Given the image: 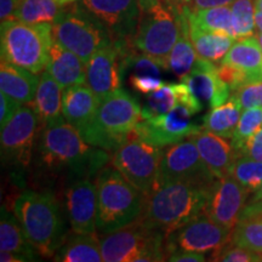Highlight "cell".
<instances>
[{
	"label": "cell",
	"mask_w": 262,
	"mask_h": 262,
	"mask_svg": "<svg viewBox=\"0 0 262 262\" xmlns=\"http://www.w3.org/2000/svg\"><path fill=\"white\" fill-rule=\"evenodd\" d=\"M35 152L42 168L52 171L67 170L84 179L100 171L110 159L106 149L90 145L63 117L41 125Z\"/></svg>",
	"instance_id": "6da1fadb"
},
{
	"label": "cell",
	"mask_w": 262,
	"mask_h": 262,
	"mask_svg": "<svg viewBox=\"0 0 262 262\" xmlns=\"http://www.w3.org/2000/svg\"><path fill=\"white\" fill-rule=\"evenodd\" d=\"M210 186L193 181L164 183L146 201L141 219L166 237L202 214Z\"/></svg>",
	"instance_id": "7a4b0ae2"
},
{
	"label": "cell",
	"mask_w": 262,
	"mask_h": 262,
	"mask_svg": "<svg viewBox=\"0 0 262 262\" xmlns=\"http://www.w3.org/2000/svg\"><path fill=\"white\" fill-rule=\"evenodd\" d=\"M14 214L28 242L41 256L54 257L64 242L60 205L49 192L27 189L14 203Z\"/></svg>",
	"instance_id": "3957f363"
},
{
	"label": "cell",
	"mask_w": 262,
	"mask_h": 262,
	"mask_svg": "<svg viewBox=\"0 0 262 262\" xmlns=\"http://www.w3.org/2000/svg\"><path fill=\"white\" fill-rule=\"evenodd\" d=\"M95 183L97 188L96 226L101 233H111L141 217L146 198L114 166L101 169Z\"/></svg>",
	"instance_id": "277c9868"
},
{
	"label": "cell",
	"mask_w": 262,
	"mask_h": 262,
	"mask_svg": "<svg viewBox=\"0 0 262 262\" xmlns=\"http://www.w3.org/2000/svg\"><path fill=\"white\" fill-rule=\"evenodd\" d=\"M142 106L124 89L101 101L94 120L80 134L90 145L113 150L129 140L142 120Z\"/></svg>",
	"instance_id": "5b68a950"
},
{
	"label": "cell",
	"mask_w": 262,
	"mask_h": 262,
	"mask_svg": "<svg viewBox=\"0 0 262 262\" xmlns=\"http://www.w3.org/2000/svg\"><path fill=\"white\" fill-rule=\"evenodd\" d=\"M139 4L134 48L168 66L170 52L181 34L182 8L164 0H139Z\"/></svg>",
	"instance_id": "8992f818"
},
{
	"label": "cell",
	"mask_w": 262,
	"mask_h": 262,
	"mask_svg": "<svg viewBox=\"0 0 262 262\" xmlns=\"http://www.w3.org/2000/svg\"><path fill=\"white\" fill-rule=\"evenodd\" d=\"M52 41V24L31 25L16 18L2 22V61L35 74L47 70Z\"/></svg>",
	"instance_id": "52a82bcc"
},
{
	"label": "cell",
	"mask_w": 262,
	"mask_h": 262,
	"mask_svg": "<svg viewBox=\"0 0 262 262\" xmlns=\"http://www.w3.org/2000/svg\"><path fill=\"white\" fill-rule=\"evenodd\" d=\"M101 253L104 262L166 261L165 235L147 226L142 219L103 235Z\"/></svg>",
	"instance_id": "ba28073f"
},
{
	"label": "cell",
	"mask_w": 262,
	"mask_h": 262,
	"mask_svg": "<svg viewBox=\"0 0 262 262\" xmlns=\"http://www.w3.org/2000/svg\"><path fill=\"white\" fill-rule=\"evenodd\" d=\"M163 153L160 147L131 136L116 149L112 164L147 201L158 188Z\"/></svg>",
	"instance_id": "9c48e42d"
},
{
	"label": "cell",
	"mask_w": 262,
	"mask_h": 262,
	"mask_svg": "<svg viewBox=\"0 0 262 262\" xmlns=\"http://www.w3.org/2000/svg\"><path fill=\"white\" fill-rule=\"evenodd\" d=\"M85 9L77 6L74 10H63L52 24V37L62 47L78 55L88 63L93 55L112 41L107 29L98 19Z\"/></svg>",
	"instance_id": "30bf717a"
},
{
	"label": "cell",
	"mask_w": 262,
	"mask_h": 262,
	"mask_svg": "<svg viewBox=\"0 0 262 262\" xmlns=\"http://www.w3.org/2000/svg\"><path fill=\"white\" fill-rule=\"evenodd\" d=\"M37 113L29 104H22L14 117L2 126V160L10 166L26 168L33 158L38 125Z\"/></svg>",
	"instance_id": "8fae6325"
},
{
	"label": "cell",
	"mask_w": 262,
	"mask_h": 262,
	"mask_svg": "<svg viewBox=\"0 0 262 262\" xmlns=\"http://www.w3.org/2000/svg\"><path fill=\"white\" fill-rule=\"evenodd\" d=\"M215 179L210 169L202 159L192 136L164 150L158 188L164 183L171 181H193L211 185Z\"/></svg>",
	"instance_id": "7c38bea8"
},
{
	"label": "cell",
	"mask_w": 262,
	"mask_h": 262,
	"mask_svg": "<svg viewBox=\"0 0 262 262\" xmlns=\"http://www.w3.org/2000/svg\"><path fill=\"white\" fill-rule=\"evenodd\" d=\"M232 231L212 220L204 212L195 216L165 237L166 256L176 250L214 251L231 241Z\"/></svg>",
	"instance_id": "4fadbf2b"
},
{
	"label": "cell",
	"mask_w": 262,
	"mask_h": 262,
	"mask_svg": "<svg viewBox=\"0 0 262 262\" xmlns=\"http://www.w3.org/2000/svg\"><path fill=\"white\" fill-rule=\"evenodd\" d=\"M202 129L203 126L191 122V116L187 111L179 106L166 114L142 119L131 136L163 148L188 139Z\"/></svg>",
	"instance_id": "5bb4252c"
},
{
	"label": "cell",
	"mask_w": 262,
	"mask_h": 262,
	"mask_svg": "<svg viewBox=\"0 0 262 262\" xmlns=\"http://www.w3.org/2000/svg\"><path fill=\"white\" fill-rule=\"evenodd\" d=\"M81 5L103 25L112 41L133 42L140 17L139 0H81Z\"/></svg>",
	"instance_id": "9a60e30c"
},
{
	"label": "cell",
	"mask_w": 262,
	"mask_h": 262,
	"mask_svg": "<svg viewBox=\"0 0 262 262\" xmlns=\"http://www.w3.org/2000/svg\"><path fill=\"white\" fill-rule=\"evenodd\" d=\"M124 42L111 41L95 52L86 63L85 84L97 95L101 101L120 89L123 57L125 54Z\"/></svg>",
	"instance_id": "2e32d148"
},
{
	"label": "cell",
	"mask_w": 262,
	"mask_h": 262,
	"mask_svg": "<svg viewBox=\"0 0 262 262\" xmlns=\"http://www.w3.org/2000/svg\"><path fill=\"white\" fill-rule=\"evenodd\" d=\"M249 192L231 175L215 179L203 212L224 227L233 231L243 211Z\"/></svg>",
	"instance_id": "e0dca14e"
},
{
	"label": "cell",
	"mask_w": 262,
	"mask_h": 262,
	"mask_svg": "<svg viewBox=\"0 0 262 262\" xmlns=\"http://www.w3.org/2000/svg\"><path fill=\"white\" fill-rule=\"evenodd\" d=\"M67 211L71 227L74 233H96L97 219V188L96 183L89 179L75 181L68 188Z\"/></svg>",
	"instance_id": "ac0fdd59"
},
{
	"label": "cell",
	"mask_w": 262,
	"mask_h": 262,
	"mask_svg": "<svg viewBox=\"0 0 262 262\" xmlns=\"http://www.w3.org/2000/svg\"><path fill=\"white\" fill-rule=\"evenodd\" d=\"M181 81L188 85L202 103L209 104L211 108L220 106L231 98V88L220 78L217 67L202 57L196 60L194 67Z\"/></svg>",
	"instance_id": "d6986e66"
},
{
	"label": "cell",
	"mask_w": 262,
	"mask_h": 262,
	"mask_svg": "<svg viewBox=\"0 0 262 262\" xmlns=\"http://www.w3.org/2000/svg\"><path fill=\"white\" fill-rule=\"evenodd\" d=\"M192 139L198 147L202 159L216 179L231 175L232 166L238 157L232 143H228L226 137L202 129Z\"/></svg>",
	"instance_id": "ffe728a7"
},
{
	"label": "cell",
	"mask_w": 262,
	"mask_h": 262,
	"mask_svg": "<svg viewBox=\"0 0 262 262\" xmlns=\"http://www.w3.org/2000/svg\"><path fill=\"white\" fill-rule=\"evenodd\" d=\"M101 100L86 84L66 88L62 98V116L68 123L83 131L93 122Z\"/></svg>",
	"instance_id": "44dd1931"
},
{
	"label": "cell",
	"mask_w": 262,
	"mask_h": 262,
	"mask_svg": "<svg viewBox=\"0 0 262 262\" xmlns=\"http://www.w3.org/2000/svg\"><path fill=\"white\" fill-rule=\"evenodd\" d=\"M47 72L63 89L86 81V62L55 40L50 48Z\"/></svg>",
	"instance_id": "7402d4cb"
},
{
	"label": "cell",
	"mask_w": 262,
	"mask_h": 262,
	"mask_svg": "<svg viewBox=\"0 0 262 262\" xmlns=\"http://www.w3.org/2000/svg\"><path fill=\"white\" fill-rule=\"evenodd\" d=\"M221 63L237 67L249 83L262 81V48L256 37L235 39Z\"/></svg>",
	"instance_id": "603a6c76"
},
{
	"label": "cell",
	"mask_w": 262,
	"mask_h": 262,
	"mask_svg": "<svg viewBox=\"0 0 262 262\" xmlns=\"http://www.w3.org/2000/svg\"><path fill=\"white\" fill-rule=\"evenodd\" d=\"M231 242L261 256L262 261V201L249 202L232 231Z\"/></svg>",
	"instance_id": "cb8c5ba5"
},
{
	"label": "cell",
	"mask_w": 262,
	"mask_h": 262,
	"mask_svg": "<svg viewBox=\"0 0 262 262\" xmlns=\"http://www.w3.org/2000/svg\"><path fill=\"white\" fill-rule=\"evenodd\" d=\"M39 78L33 72L2 61L0 89L21 104H31L35 97Z\"/></svg>",
	"instance_id": "d4e9b609"
},
{
	"label": "cell",
	"mask_w": 262,
	"mask_h": 262,
	"mask_svg": "<svg viewBox=\"0 0 262 262\" xmlns=\"http://www.w3.org/2000/svg\"><path fill=\"white\" fill-rule=\"evenodd\" d=\"M63 88L48 72L39 77V84L35 97L29 104L37 113L40 125L62 118V98Z\"/></svg>",
	"instance_id": "484cf974"
},
{
	"label": "cell",
	"mask_w": 262,
	"mask_h": 262,
	"mask_svg": "<svg viewBox=\"0 0 262 262\" xmlns=\"http://www.w3.org/2000/svg\"><path fill=\"white\" fill-rule=\"evenodd\" d=\"M0 250L17 254L26 261L38 260V250L26 238L16 215L10 214L5 208L2 209L0 220Z\"/></svg>",
	"instance_id": "4316f807"
},
{
	"label": "cell",
	"mask_w": 262,
	"mask_h": 262,
	"mask_svg": "<svg viewBox=\"0 0 262 262\" xmlns=\"http://www.w3.org/2000/svg\"><path fill=\"white\" fill-rule=\"evenodd\" d=\"M58 262H101L103 261L101 253V241L96 233L79 234L74 233L66 239L61 248L54 256Z\"/></svg>",
	"instance_id": "83f0119b"
},
{
	"label": "cell",
	"mask_w": 262,
	"mask_h": 262,
	"mask_svg": "<svg viewBox=\"0 0 262 262\" xmlns=\"http://www.w3.org/2000/svg\"><path fill=\"white\" fill-rule=\"evenodd\" d=\"M187 8H191V6H183L182 8L181 34H180L178 41L173 45L168 57V70L180 78V80L192 71L196 60L199 58L192 42L191 34H189Z\"/></svg>",
	"instance_id": "f1b7e54d"
},
{
	"label": "cell",
	"mask_w": 262,
	"mask_h": 262,
	"mask_svg": "<svg viewBox=\"0 0 262 262\" xmlns=\"http://www.w3.org/2000/svg\"><path fill=\"white\" fill-rule=\"evenodd\" d=\"M189 34L198 56L212 63L224 60L235 41V38L226 33L203 31L192 25H189Z\"/></svg>",
	"instance_id": "f546056e"
},
{
	"label": "cell",
	"mask_w": 262,
	"mask_h": 262,
	"mask_svg": "<svg viewBox=\"0 0 262 262\" xmlns=\"http://www.w3.org/2000/svg\"><path fill=\"white\" fill-rule=\"evenodd\" d=\"M242 110L243 108L237 98L231 96L225 103L211 108L210 112L203 118V129L226 137V139H232L241 119Z\"/></svg>",
	"instance_id": "4dcf8cb0"
},
{
	"label": "cell",
	"mask_w": 262,
	"mask_h": 262,
	"mask_svg": "<svg viewBox=\"0 0 262 262\" xmlns=\"http://www.w3.org/2000/svg\"><path fill=\"white\" fill-rule=\"evenodd\" d=\"M187 17L189 25L195 26L203 31L226 33L235 38L231 5L214 6V8L201 10L187 8Z\"/></svg>",
	"instance_id": "1f68e13d"
},
{
	"label": "cell",
	"mask_w": 262,
	"mask_h": 262,
	"mask_svg": "<svg viewBox=\"0 0 262 262\" xmlns=\"http://www.w3.org/2000/svg\"><path fill=\"white\" fill-rule=\"evenodd\" d=\"M63 10L57 0H19L14 18L31 25L54 24Z\"/></svg>",
	"instance_id": "d6a6232c"
},
{
	"label": "cell",
	"mask_w": 262,
	"mask_h": 262,
	"mask_svg": "<svg viewBox=\"0 0 262 262\" xmlns=\"http://www.w3.org/2000/svg\"><path fill=\"white\" fill-rule=\"evenodd\" d=\"M182 83L164 84L160 89L147 95L142 106V118H152L169 113L181 104Z\"/></svg>",
	"instance_id": "836d02e7"
},
{
	"label": "cell",
	"mask_w": 262,
	"mask_h": 262,
	"mask_svg": "<svg viewBox=\"0 0 262 262\" xmlns=\"http://www.w3.org/2000/svg\"><path fill=\"white\" fill-rule=\"evenodd\" d=\"M231 176L249 193H255L262 185V162L250 157H238L232 166Z\"/></svg>",
	"instance_id": "e575fe53"
},
{
	"label": "cell",
	"mask_w": 262,
	"mask_h": 262,
	"mask_svg": "<svg viewBox=\"0 0 262 262\" xmlns=\"http://www.w3.org/2000/svg\"><path fill=\"white\" fill-rule=\"evenodd\" d=\"M260 129H262V107L244 110L232 136V146L237 153V157L249 137L253 136Z\"/></svg>",
	"instance_id": "d590c367"
},
{
	"label": "cell",
	"mask_w": 262,
	"mask_h": 262,
	"mask_svg": "<svg viewBox=\"0 0 262 262\" xmlns=\"http://www.w3.org/2000/svg\"><path fill=\"white\" fill-rule=\"evenodd\" d=\"M235 39L250 37L255 27V0H234L231 4Z\"/></svg>",
	"instance_id": "8d00e7d4"
},
{
	"label": "cell",
	"mask_w": 262,
	"mask_h": 262,
	"mask_svg": "<svg viewBox=\"0 0 262 262\" xmlns=\"http://www.w3.org/2000/svg\"><path fill=\"white\" fill-rule=\"evenodd\" d=\"M210 261H225V262H257L261 261V256L248 249L238 247L231 241L221 248L212 251Z\"/></svg>",
	"instance_id": "74e56055"
},
{
	"label": "cell",
	"mask_w": 262,
	"mask_h": 262,
	"mask_svg": "<svg viewBox=\"0 0 262 262\" xmlns=\"http://www.w3.org/2000/svg\"><path fill=\"white\" fill-rule=\"evenodd\" d=\"M232 96L237 98L243 110L262 107V81L242 85L233 91Z\"/></svg>",
	"instance_id": "f35d334b"
},
{
	"label": "cell",
	"mask_w": 262,
	"mask_h": 262,
	"mask_svg": "<svg viewBox=\"0 0 262 262\" xmlns=\"http://www.w3.org/2000/svg\"><path fill=\"white\" fill-rule=\"evenodd\" d=\"M165 84L160 79L158 75L150 74H135L133 73L130 77V85L137 93L148 95L153 91H157Z\"/></svg>",
	"instance_id": "ab89813d"
},
{
	"label": "cell",
	"mask_w": 262,
	"mask_h": 262,
	"mask_svg": "<svg viewBox=\"0 0 262 262\" xmlns=\"http://www.w3.org/2000/svg\"><path fill=\"white\" fill-rule=\"evenodd\" d=\"M238 157H250V158L262 162V129L249 137L242 149L239 150Z\"/></svg>",
	"instance_id": "60d3db41"
},
{
	"label": "cell",
	"mask_w": 262,
	"mask_h": 262,
	"mask_svg": "<svg viewBox=\"0 0 262 262\" xmlns=\"http://www.w3.org/2000/svg\"><path fill=\"white\" fill-rule=\"evenodd\" d=\"M21 106V103L10 97L9 95L2 93L0 95V125H5Z\"/></svg>",
	"instance_id": "b9f144b4"
},
{
	"label": "cell",
	"mask_w": 262,
	"mask_h": 262,
	"mask_svg": "<svg viewBox=\"0 0 262 262\" xmlns=\"http://www.w3.org/2000/svg\"><path fill=\"white\" fill-rule=\"evenodd\" d=\"M171 262H204L206 261L205 253L187 250H176L168 256V260Z\"/></svg>",
	"instance_id": "7bdbcfd3"
},
{
	"label": "cell",
	"mask_w": 262,
	"mask_h": 262,
	"mask_svg": "<svg viewBox=\"0 0 262 262\" xmlns=\"http://www.w3.org/2000/svg\"><path fill=\"white\" fill-rule=\"evenodd\" d=\"M18 4L19 0H0V18H2V22L14 18Z\"/></svg>",
	"instance_id": "ee69618b"
},
{
	"label": "cell",
	"mask_w": 262,
	"mask_h": 262,
	"mask_svg": "<svg viewBox=\"0 0 262 262\" xmlns=\"http://www.w3.org/2000/svg\"><path fill=\"white\" fill-rule=\"evenodd\" d=\"M234 0H193V10L214 8V6L231 5Z\"/></svg>",
	"instance_id": "f6af8a7d"
},
{
	"label": "cell",
	"mask_w": 262,
	"mask_h": 262,
	"mask_svg": "<svg viewBox=\"0 0 262 262\" xmlns=\"http://www.w3.org/2000/svg\"><path fill=\"white\" fill-rule=\"evenodd\" d=\"M0 261L2 262H25L26 260L19 255L11 253V251L0 250Z\"/></svg>",
	"instance_id": "bcb514c9"
},
{
	"label": "cell",
	"mask_w": 262,
	"mask_h": 262,
	"mask_svg": "<svg viewBox=\"0 0 262 262\" xmlns=\"http://www.w3.org/2000/svg\"><path fill=\"white\" fill-rule=\"evenodd\" d=\"M170 3L171 5L178 6V8H183V6H191L193 5V0H165Z\"/></svg>",
	"instance_id": "7dc6e473"
},
{
	"label": "cell",
	"mask_w": 262,
	"mask_h": 262,
	"mask_svg": "<svg viewBox=\"0 0 262 262\" xmlns=\"http://www.w3.org/2000/svg\"><path fill=\"white\" fill-rule=\"evenodd\" d=\"M255 25L257 31L262 33V10H255Z\"/></svg>",
	"instance_id": "c3c4849f"
},
{
	"label": "cell",
	"mask_w": 262,
	"mask_h": 262,
	"mask_svg": "<svg viewBox=\"0 0 262 262\" xmlns=\"http://www.w3.org/2000/svg\"><path fill=\"white\" fill-rule=\"evenodd\" d=\"M258 201H262V185H261V187L254 193V195L251 196V199H250V202H258Z\"/></svg>",
	"instance_id": "681fc988"
},
{
	"label": "cell",
	"mask_w": 262,
	"mask_h": 262,
	"mask_svg": "<svg viewBox=\"0 0 262 262\" xmlns=\"http://www.w3.org/2000/svg\"><path fill=\"white\" fill-rule=\"evenodd\" d=\"M74 2H77V0H57L58 4L62 6H66V5L71 4V3H74Z\"/></svg>",
	"instance_id": "f907efd6"
},
{
	"label": "cell",
	"mask_w": 262,
	"mask_h": 262,
	"mask_svg": "<svg viewBox=\"0 0 262 262\" xmlns=\"http://www.w3.org/2000/svg\"><path fill=\"white\" fill-rule=\"evenodd\" d=\"M255 10H262V0H255Z\"/></svg>",
	"instance_id": "816d5d0a"
},
{
	"label": "cell",
	"mask_w": 262,
	"mask_h": 262,
	"mask_svg": "<svg viewBox=\"0 0 262 262\" xmlns=\"http://www.w3.org/2000/svg\"><path fill=\"white\" fill-rule=\"evenodd\" d=\"M257 39H258V41H260V44H261V48H262V33H261V32H258Z\"/></svg>",
	"instance_id": "f5cc1de1"
},
{
	"label": "cell",
	"mask_w": 262,
	"mask_h": 262,
	"mask_svg": "<svg viewBox=\"0 0 262 262\" xmlns=\"http://www.w3.org/2000/svg\"><path fill=\"white\" fill-rule=\"evenodd\" d=\"M164 2H165V0H164Z\"/></svg>",
	"instance_id": "db71d44e"
}]
</instances>
